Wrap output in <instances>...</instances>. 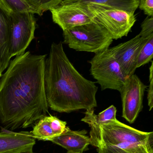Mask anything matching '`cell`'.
I'll list each match as a JSON object with an SVG mask.
<instances>
[{"instance_id":"15","label":"cell","mask_w":153,"mask_h":153,"mask_svg":"<svg viewBox=\"0 0 153 153\" xmlns=\"http://www.w3.org/2000/svg\"><path fill=\"white\" fill-rule=\"evenodd\" d=\"M117 110L115 106L111 105L99 114H95L94 109L87 110L85 116L81 121L88 124L90 128V145L96 147L99 137V126L102 123L110 120H116Z\"/></svg>"},{"instance_id":"13","label":"cell","mask_w":153,"mask_h":153,"mask_svg":"<svg viewBox=\"0 0 153 153\" xmlns=\"http://www.w3.org/2000/svg\"><path fill=\"white\" fill-rule=\"evenodd\" d=\"M86 131H72L66 127L62 134L51 139L49 141L61 146L68 153H83L90 145L89 137L86 136Z\"/></svg>"},{"instance_id":"1","label":"cell","mask_w":153,"mask_h":153,"mask_svg":"<svg viewBox=\"0 0 153 153\" xmlns=\"http://www.w3.org/2000/svg\"><path fill=\"white\" fill-rule=\"evenodd\" d=\"M46 54L30 52L10 62L0 81V122L7 130L26 128L46 116L44 84Z\"/></svg>"},{"instance_id":"8","label":"cell","mask_w":153,"mask_h":153,"mask_svg":"<svg viewBox=\"0 0 153 153\" xmlns=\"http://www.w3.org/2000/svg\"><path fill=\"white\" fill-rule=\"evenodd\" d=\"M53 22L63 31L94 22V18L86 5L79 0L62 1L50 10Z\"/></svg>"},{"instance_id":"19","label":"cell","mask_w":153,"mask_h":153,"mask_svg":"<svg viewBox=\"0 0 153 153\" xmlns=\"http://www.w3.org/2000/svg\"><path fill=\"white\" fill-rule=\"evenodd\" d=\"M141 30L139 36L148 38L153 34V17H147L141 25Z\"/></svg>"},{"instance_id":"2","label":"cell","mask_w":153,"mask_h":153,"mask_svg":"<svg viewBox=\"0 0 153 153\" xmlns=\"http://www.w3.org/2000/svg\"><path fill=\"white\" fill-rule=\"evenodd\" d=\"M95 82L83 77L66 55L61 42L53 43L45 60L44 84L48 106L60 113H69L97 106Z\"/></svg>"},{"instance_id":"21","label":"cell","mask_w":153,"mask_h":153,"mask_svg":"<svg viewBox=\"0 0 153 153\" xmlns=\"http://www.w3.org/2000/svg\"><path fill=\"white\" fill-rule=\"evenodd\" d=\"M149 85L148 89V104L149 107V111L153 107V77H149Z\"/></svg>"},{"instance_id":"22","label":"cell","mask_w":153,"mask_h":153,"mask_svg":"<svg viewBox=\"0 0 153 153\" xmlns=\"http://www.w3.org/2000/svg\"><path fill=\"white\" fill-rule=\"evenodd\" d=\"M5 71L3 68V64H2V60H1V56H0V78L2 76V72Z\"/></svg>"},{"instance_id":"14","label":"cell","mask_w":153,"mask_h":153,"mask_svg":"<svg viewBox=\"0 0 153 153\" xmlns=\"http://www.w3.org/2000/svg\"><path fill=\"white\" fill-rule=\"evenodd\" d=\"M66 125V122L50 115L40 119L31 132L36 139L49 140L62 134Z\"/></svg>"},{"instance_id":"3","label":"cell","mask_w":153,"mask_h":153,"mask_svg":"<svg viewBox=\"0 0 153 153\" xmlns=\"http://www.w3.org/2000/svg\"><path fill=\"white\" fill-rule=\"evenodd\" d=\"M98 153H153V132L138 130L116 119L99 126Z\"/></svg>"},{"instance_id":"20","label":"cell","mask_w":153,"mask_h":153,"mask_svg":"<svg viewBox=\"0 0 153 153\" xmlns=\"http://www.w3.org/2000/svg\"><path fill=\"white\" fill-rule=\"evenodd\" d=\"M138 8L147 17H153V0H140Z\"/></svg>"},{"instance_id":"23","label":"cell","mask_w":153,"mask_h":153,"mask_svg":"<svg viewBox=\"0 0 153 153\" xmlns=\"http://www.w3.org/2000/svg\"><path fill=\"white\" fill-rule=\"evenodd\" d=\"M19 153H34L33 152V150H30V151H23V152H20Z\"/></svg>"},{"instance_id":"4","label":"cell","mask_w":153,"mask_h":153,"mask_svg":"<svg viewBox=\"0 0 153 153\" xmlns=\"http://www.w3.org/2000/svg\"><path fill=\"white\" fill-rule=\"evenodd\" d=\"M62 35L63 43L69 48L95 54L109 48L113 41L106 29L95 20L90 24L63 31Z\"/></svg>"},{"instance_id":"12","label":"cell","mask_w":153,"mask_h":153,"mask_svg":"<svg viewBox=\"0 0 153 153\" xmlns=\"http://www.w3.org/2000/svg\"><path fill=\"white\" fill-rule=\"evenodd\" d=\"M35 144L36 139L31 132H16L7 130L0 132V153H19L33 150Z\"/></svg>"},{"instance_id":"11","label":"cell","mask_w":153,"mask_h":153,"mask_svg":"<svg viewBox=\"0 0 153 153\" xmlns=\"http://www.w3.org/2000/svg\"><path fill=\"white\" fill-rule=\"evenodd\" d=\"M62 0H0L3 11L36 14L41 16L45 11L59 5Z\"/></svg>"},{"instance_id":"9","label":"cell","mask_w":153,"mask_h":153,"mask_svg":"<svg viewBox=\"0 0 153 153\" xmlns=\"http://www.w3.org/2000/svg\"><path fill=\"white\" fill-rule=\"evenodd\" d=\"M147 87L136 74H133L127 77L120 92L122 117L130 123L135 122L143 109L144 93Z\"/></svg>"},{"instance_id":"16","label":"cell","mask_w":153,"mask_h":153,"mask_svg":"<svg viewBox=\"0 0 153 153\" xmlns=\"http://www.w3.org/2000/svg\"><path fill=\"white\" fill-rule=\"evenodd\" d=\"M140 0H81L86 4L97 5L103 7L124 10L135 14L138 7Z\"/></svg>"},{"instance_id":"7","label":"cell","mask_w":153,"mask_h":153,"mask_svg":"<svg viewBox=\"0 0 153 153\" xmlns=\"http://www.w3.org/2000/svg\"><path fill=\"white\" fill-rule=\"evenodd\" d=\"M94 20L106 29L113 40L127 36L137 21L135 14L123 10L86 4Z\"/></svg>"},{"instance_id":"6","label":"cell","mask_w":153,"mask_h":153,"mask_svg":"<svg viewBox=\"0 0 153 153\" xmlns=\"http://www.w3.org/2000/svg\"><path fill=\"white\" fill-rule=\"evenodd\" d=\"M88 62L91 65L90 74L97 80L96 83L101 86L102 90L120 91L127 77L110 48L96 53Z\"/></svg>"},{"instance_id":"17","label":"cell","mask_w":153,"mask_h":153,"mask_svg":"<svg viewBox=\"0 0 153 153\" xmlns=\"http://www.w3.org/2000/svg\"><path fill=\"white\" fill-rule=\"evenodd\" d=\"M7 18L5 12L0 8V56L5 70L10 62L7 46Z\"/></svg>"},{"instance_id":"10","label":"cell","mask_w":153,"mask_h":153,"mask_svg":"<svg viewBox=\"0 0 153 153\" xmlns=\"http://www.w3.org/2000/svg\"><path fill=\"white\" fill-rule=\"evenodd\" d=\"M148 38L137 35L127 42L110 48L126 77L134 74L139 54Z\"/></svg>"},{"instance_id":"5","label":"cell","mask_w":153,"mask_h":153,"mask_svg":"<svg viewBox=\"0 0 153 153\" xmlns=\"http://www.w3.org/2000/svg\"><path fill=\"white\" fill-rule=\"evenodd\" d=\"M3 11L7 18V46L11 59L25 52L34 38L36 20L31 13Z\"/></svg>"},{"instance_id":"18","label":"cell","mask_w":153,"mask_h":153,"mask_svg":"<svg viewBox=\"0 0 153 153\" xmlns=\"http://www.w3.org/2000/svg\"><path fill=\"white\" fill-rule=\"evenodd\" d=\"M153 55V34L151 35L142 47L138 57L137 68L151 62Z\"/></svg>"}]
</instances>
